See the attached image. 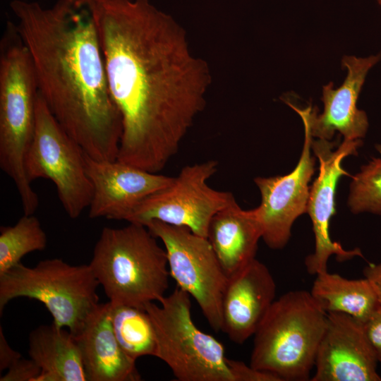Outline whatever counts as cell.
<instances>
[{
	"mask_svg": "<svg viewBox=\"0 0 381 381\" xmlns=\"http://www.w3.org/2000/svg\"><path fill=\"white\" fill-rule=\"evenodd\" d=\"M121 116L118 161L159 173L204 109L211 75L186 31L150 0H87Z\"/></svg>",
	"mask_w": 381,
	"mask_h": 381,
	"instance_id": "1",
	"label": "cell"
},
{
	"mask_svg": "<svg viewBox=\"0 0 381 381\" xmlns=\"http://www.w3.org/2000/svg\"><path fill=\"white\" fill-rule=\"evenodd\" d=\"M10 8L51 114L88 156L116 160L121 116L87 1L59 0L46 8L35 1L13 0Z\"/></svg>",
	"mask_w": 381,
	"mask_h": 381,
	"instance_id": "2",
	"label": "cell"
},
{
	"mask_svg": "<svg viewBox=\"0 0 381 381\" xmlns=\"http://www.w3.org/2000/svg\"><path fill=\"white\" fill-rule=\"evenodd\" d=\"M39 88L30 52L8 21L0 42V168L13 181L25 214L39 198L25 176L24 159L32 141Z\"/></svg>",
	"mask_w": 381,
	"mask_h": 381,
	"instance_id": "3",
	"label": "cell"
},
{
	"mask_svg": "<svg viewBox=\"0 0 381 381\" xmlns=\"http://www.w3.org/2000/svg\"><path fill=\"white\" fill-rule=\"evenodd\" d=\"M89 265L113 304L144 308L169 286L167 252L143 224L103 228Z\"/></svg>",
	"mask_w": 381,
	"mask_h": 381,
	"instance_id": "4",
	"label": "cell"
},
{
	"mask_svg": "<svg viewBox=\"0 0 381 381\" xmlns=\"http://www.w3.org/2000/svg\"><path fill=\"white\" fill-rule=\"evenodd\" d=\"M327 313L304 290L275 299L254 334L250 365L281 381H306L315 366Z\"/></svg>",
	"mask_w": 381,
	"mask_h": 381,
	"instance_id": "5",
	"label": "cell"
},
{
	"mask_svg": "<svg viewBox=\"0 0 381 381\" xmlns=\"http://www.w3.org/2000/svg\"><path fill=\"white\" fill-rule=\"evenodd\" d=\"M99 285L89 264L73 265L59 258L42 260L32 267L20 262L0 274V313L16 298L37 300L51 313L55 325L76 335L99 304Z\"/></svg>",
	"mask_w": 381,
	"mask_h": 381,
	"instance_id": "6",
	"label": "cell"
},
{
	"mask_svg": "<svg viewBox=\"0 0 381 381\" xmlns=\"http://www.w3.org/2000/svg\"><path fill=\"white\" fill-rule=\"evenodd\" d=\"M190 297L177 286L159 304L145 306L156 334L155 357L180 381H234L222 344L194 323Z\"/></svg>",
	"mask_w": 381,
	"mask_h": 381,
	"instance_id": "7",
	"label": "cell"
},
{
	"mask_svg": "<svg viewBox=\"0 0 381 381\" xmlns=\"http://www.w3.org/2000/svg\"><path fill=\"white\" fill-rule=\"evenodd\" d=\"M30 183L50 180L68 216L77 219L90 205L92 186L87 174L84 152L51 114L39 93L32 141L24 159Z\"/></svg>",
	"mask_w": 381,
	"mask_h": 381,
	"instance_id": "8",
	"label": "cell"
},
{
	"mask_svg": "<svg viewBox=\"0 0 381 381\" xmlns=\"http://www.w3.org/2000/svg\"><path fill=\"white\" fill-rule=\"evenodd\" d=\"M163 243L170 276L199 306L210 327L222 330V301L226 277L206 237L186 226L153 220L145 225Z\"/></svg>",
	"mask_w": 381,
	"mask_h": 381,
	"instance_id": "9",
	"label": "cell"
},
{
	"mask_svg": "<svg viewBox=\"0 0 381 381\" xmlns=\"http://www.w3.org/2000/svg\"><path fill=\"white\" fill-rule=\"evenodd\" d=\"M217 167L215 160L185 166L170 185L145 198L125 221L145 226L157 220L188 227L194 234L207 238L213 216L235 199L231 193L217 190L208 185Z\"/></svg>",
	"mask_w": 381,
	"mask_h": 381,
	"instance_id": "10",
	"label": "cell"
},
{
	"mask_svg": "<svg viewBox=\"0 0 381 381\" xmlns=\"http://www.w3.org/2000/svg\"><path fill=\"white\" fill-rule=\"evenodd\" d=\"M339 138L334 141L313 139L311 143V149L320 164L318 175L310 186L307 209L313 224L315 250L304 262L307 272L313 275L327 271V262L332 255L339 262L356 256L363 258L360 248L346 250L329 236V221L335 213L336 186L341 176L348 175L341 167V162L349 155H356L363 144L362 140H344L339 143Z\"/></svg>",
	"mask_w": 381,
	"mask_h": 381,
	"instance_id": "11",
	"label": "cell"
},
{
	"mask_svg": "<svg viewBox=\"0 0 381 381\" xmlns=\"http://www.w3.org/2000/svg\"><path fill=\"white\" fill-rule=\"evenodd\" d=\"M303 123L304 143L294 169L284 176L254 179L261 194V202L253 210L260 226L262 239L274 250L282 249L287 244L294 221L307 213L315 158L311 155L313 136L307 123Z\"/></svg>",
	"mask_w": 381,
	"mask_h": 381,
	"instance_id": "12",
	"label": "cell"
},
{
	"mask_svg": "<svg viewBox=\"0 0 381 381\" xmlns=\"http://www.w3.org/2000/svg\"><path fill=\"white\" fill-rule=\"evenodd\" d=\"M381 60V52L367 57L344 56L342 66L347 70L342 85L337 89L330 82L322 87V113L309 105L301 109L286 102L307 123L311 135L317 139L331 140L337 131L344 140H362L369 122L366 113L357 108V101L370 70Z\"/></svg>",
	"mask_w": 381,
	"mask_h": 381,
	"instance_id": "13",
	"label": "cell"
},
{
	"mask_svg": "<svg viewBox=\"0 0 381 381\" xmlns=\"http://www.w3.org/2000/svg\"><path fill=\"white\" fill-rule=\"evenodd\" d=\"M363 324L349 315L327 313L311 381H381Z\"/></svg>",
	"mask_w": 381,
	"mask_h": 381,
	"instance_id": "14",
	"label": "cell"
},
{
	"mask_svg": "<svg viewBox=\"0 0 381 381\" xmlns=\"http://www.w3.org/2000/svg\"><path fill=\"white\" fill-rule=\"evenodd\" d=\"M92 186L89 217L125 220L145 198L166 188L174 177L152 173L118 160L95 159L84 152Z\"/></svg>",
	"mask_w": 381,
	"mask_h": 381,
	"instance_id": "15",
	"label": "cell"
},
{
	"mask_svg": "<svg viewBox=\"0 0 381 381\" xmlns=\"http://www.w3.org/2000/svg\"><path fill=\"white\" fill-rule=\"evenodd\" d=\"M277 286L268 267L256 258L228 278L222 301V330L243 344L254 335L275 300Z\"/></svg>",
	"mask_w": 381,
	"mask_h": 381,
	"instance_id": "16",
	"label": "cell"
},
{
	"mask_svg": "<svg viewBox=\"0 0 381 381\" xmlns=\"http://www.w3.org/2000/svg\"><path fill=\"white\" fill-rule=\"evenodd\" d=\"M111 303H99L75 335L87 381H138L135 361L123 351L111 320Z\"/></svg>",
	"mask_w": 381,
	"mask_h": 381,
	"instance_id": "17",
	"label": "cell"
},
{
	"mask_svg": "<svg viewBox=\"0 0 381 381\" xmlns=\"http://www.w3.org/2000/svg\"><path fill=\"white\" fill-rule=\"evenodd\" d=\"M207 238L230 277L255 258L262 233L254 210H243L234 199L213 216Z\"/></svg>",
	"mask_w": 381,
	"mask_h": 381,
	"instance_id": "18",
	"label": "cell"
},
{
	"mask_svg": "<svg viewBox=\"0 0 381 381\" xmlns=\"http://www.w3.org/2000/svg\"><path fill=\"white\" fill-rule=\"evenodd\" d=\"M30 358L40 368L36 381H87L74 334L55 325H41L29 337Z\"/></svg>",
	"mask_w": 381,
	"mask_h": 381,
	"instance_id": "19",
	"label": "cell"
},
{
	"mask_svg": "<svg viewBox=\"0 0 381 381\" xmlns=\"http://www.w3.org/2000/svg\"><path fill=\"white\" fill-rule=\"evenodd\" d=\"M315 276L310 292L326 313H345L364 324L381 304L365 277L349 279L328 271Z\"/></svg>",
	"mask_w": 381,
	"mask_h": 381,
	"instance_id": "20",
	"label": "cell"
},
{
	"mask_svg": "<svg viewBox=\"0 0 381 381\" xmlns=\"http://www.w3.org/2000/svg\"><path fill=\"white\" fill-rule=\"evenodd\" d=\"M111 303L110 315L115 337L131 360L155 356L156 334L152 320L145 308Z\"/></svg>",
	"mask_w": 381,
	"mask_h": 381,
	"instance_id": "21",
	"label": "cell"
},
{
	"mask_svg": "<svg viewBox=\"0 0 381 381\" xmlns=\"http://www.w3.org/2000/svg\"><path fill=\"white\" fill-rule=\"evenodd\" d=\"M47 243V235L33 214H24L13 226H1L0 274L19 264L25 255L44 250Z\"/></svg>",
	"mask_w": 381,
	"mask_h": 381,
	"instance_id": "22",
	"label": "cell"
},
{
	"mask_svg": "<svg viewBox=\"0 0 381 381\" xmlns=\"http://www.w3.org/2000/svg\"><path fill=\"white\" fill-rule=\"evenodd\" d=\"M348 205L353 214L381 215V157H373L353 176Z\"/></svg>",
	"mask_w": 381,
	"mask_h": 381,
	"instance_id": "23",
	"label": "cell"
},
{
	"mask_svg": "<svg viewBox=\"0 0 381 381\" xmlns=\"http://www.w3.org/2000/svg\"><path fill=\"white\" fill-rule=\"evenodd\" d=\"M228 363L234 381H281L277 375L247 365L243 361L229 358Z\"/></svg>",
	"mask_w": 381,
	"mask_h": 381,
	"instance_id": "24",
	"label": "cell"
},
{
	"mask_svg": "<svg viewBox=\"0 0 381 381\" xmlns=\"http://www.w3.org/2000/svg\"><path fill=\"white\" fill-rule=\"evenodd\" d=\"M7 370V373L0 377V381H36L40 373V368L30 358H20Z\"/></svg>",
	"mask_w": 381,
	"mask_h": 381,
	"instance_id": "25",
	"label": "cell"
},
{
	"mask_svg": "<svg viewBox=\"0 0 381 381\" xmlns=\"http://www.w3.org/2000/svg\"><path fill=\"white\" fill-rule=\"evenodd\" d=\"M363 328L377 361L381 363V304L363 324Z\"/></svg>",
	"mask_w": 381,
	"mask_h": 381,
	"instance_id": "26",
	"label": "cell"
},
{
	"mask_svg": "<svg viewBox=\"0 0 381 381\" xmlns=\"http://www.w3.org/2000/svg\"><path fill=\"white\" fill-rule=\"evenodd\" d=\"M20 353L13 349L8 344L2 327H0V371L8 369L13 363L21 358Z\"/></svg>",
	"mask_w": 381,
	"mask_h": 381,
	"instance_id": "27",
	"label": "cell"
},
{
	"mask_svg": "<svg viewBox=\"0 0 381 381\" xmlns=\"http://www.w3.org/2000/svg\"><path fill=\"white\" fill-rule=\"evenodd\" d=\"M363 274L374 286L381 303V263H369L363 269Z\"/></svg>",
	"mask_w": 381,
	"mask_h": 381,
	"instance_id": "28",
	"label": "cell"
},
{
	"mask_svg": "<svg viewBox=\"0 0 381 381\" xmlns=\"http://www.w3.org/2000/svg\"><path fill=\"white\" fill-rule=\"evenodd\" d=\"M377 1L381 6V0H377Z\"/></svg>",
	"mask_w": 381,
	"mask_h": 381,
	"instance_id": "29",
	"label": "cell"
}]
</instances>
